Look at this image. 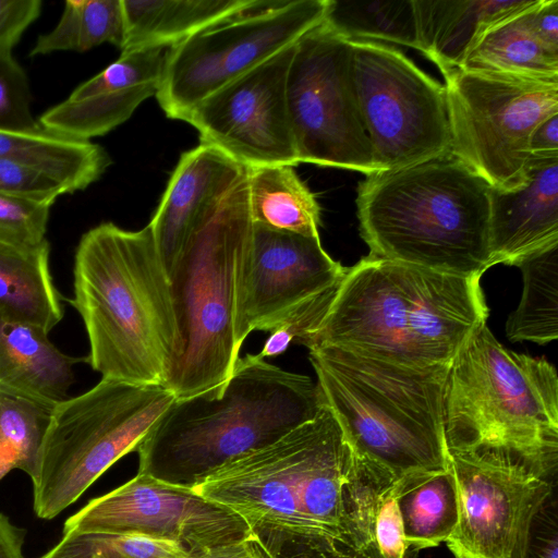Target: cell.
<instances>
[{"label":"cell","instance_id":"6da1fadb","mask_svg":"<svg viewBox=\"0 0 558 558\" xmlns=\"http://www.w3.org/2000/svg\"><path fill=\"white\" fill-rule=\"evenodd\" d=\"M395 482L353 450L324 403L193 489L239 514L275 558H351L374 541L376 505Z\"/></svg>","mask_w":558,"mask_h":558},{"label":"cell","instance_id":"7a4b0ae2","mask_svg":"<svg viewBox=\"0 0 558 558\" xmlns=\"http://www.w3.org/2000/svg\"><path fill=\"white\" fill-rule=\"evenodd\" d=\"M480 280L367 255L348 267L305 347L333 345L408 366L449 365L486 324Z\"/></svg>","mask_w":558,"mask_h":558},{"label":"cell","instance_id":"3957f363","mask_svg":"<svg viewBox=\"0 0 558 558\" xmlns=\"http://www.w3.org/2000/svg\"><path fill=\"white\" fill-rule=\"evenodd\" d=\"M101 378L163 386L180 353L171 284L147 225L104 222L84 233L73 265V298Z\"/></svg>","mask_w":558,"mask_h":558},{"label":"cell","instance_id":"277c9868","mask_svg":"<svg viewBox=\"0 0 558 558\" xmlns=\"http://www.w3.org/2000/svg\"><path fill=\"white\" fill-rule=\"evenodd\" d=\"M323 405L310 376L246 354L223 384L169 405L136 448L138 472L194 488L220 465L314 418Z\"/></svg>","mask_w":558,"mask_h":558},{"label":"cell","instance_id":"5b68a950","mask_svg":"<svg viewBox=\"0 0 558 558\" xmlns=\"http://www.w3.org/2000/svg\"><path fill=\"white\" fill-rule=\"evenodd\" d=\"M492 185L451 151L367 174L357 189L369 256L461 277L490 268Z\"/></svg>","mask_w":558,"mask_h":558},{"label":"cell","instance_id":"8992f818","mask_svg":"<svg viewBox=\"0 0 558 558\" xmlns=\"http://www.w3.org/2000/svg\"><path fill=\"white\" fill-rule=\"evenodd\" d=\"M308 351L324 403L359 456L396 481L448 469L449 365H401L333 345Z\"/></svg>","mask_w":558,"mask_h":558},{"label":"cell","instance_id":"52a82bcc","mask_svg":"<svg viewBox=\"0 0 558 558\" xmlns=\"http://www.w3.org/2000/svg\"><path fill=\"white\" fill-rule=\"evenodd\" d=\"M444 426L448 450L498 452L557 477L556 368L505 348L481 326L449 364Z\"/></svg>","mask_w":558,"mask_h":558},{"label":"cell","instance_id":"ba28073f","mask_svg":"<svg viewBox=\"0 0 558 558\" xmlns=\"http://www.w3.org/2000/svg\"><path fill=\"white\" fill-rule=\"evenodd\" d=\"M252 232L245 167L198 220L169 276L180 353L163 387L177 399L223 384L240 357L236 313Z\"/></svg>","mask_w":558,"mask_h":558},{"label":"cell","instance_id":"9c48e42d","mask_svg":"<svg viewBox=\"0 0 558 558\" xmlns=\"http://www.w3.org/2000/svg\"><path fill=\"white\" fill-rule=\"evenodd\" d=\"M175 399L160 385L101 378L87 391L58 403L32 481L36 517L56 518L118 460L136 451Z\"/></svg>","mask_w":558,"mask_h":558},{"label":"cell","instance_id":"30bf717a","mask_svg":"<svg viewBox=\"0 0 558 558\" xmlns=\"http://www.w3.org/2000/svg\"><path fill=\"white\" fill-rule=\"evenodd\" d=\"M327 0H247L168 49L157 100L185 121L209 95L319 25Z\"/></svg>","mask_w":558,"mask_h":558},{"label":"cell","instance_id":"8fae6325","mask_svg":"<svg viewBox=\"0 0 558 558\" xmlns=\"http://www.w3.org/2000/svg\"><path fill=\"white\" fill-rule=\"evenodd\" d=\"M450 151L492 186L514 190L527 179L535 128L558 113V82L468 72L442 75Z\"/></svg>","mask_w":558,"mask_h":558},{"label":"cell","instance_id":"7c38bea8","mask_svg":"<svg viewBox=\"0 0 558 558\" xmlns=\"http://www.w3.org/2000/svg\"><path fill=\"white\" fill-rule=\"evenodd\" d=\"M350 43L354 92L377 170L411 167L450 151L445 85L393 46Z\"/></svg>","mask_w":558,"mask_h":558},{"label":"cell","instance_id":"4fadbf2b","mask_svg":"<svg viewBox=\"0 0 558 558\" xmlns=\"http://www.w3.org/2000/svg\"><path fill=\"white\" fill-rule=\"evenodd\" d=\"M287 105L299 162L378 171L354 92L351 43L323 22L294 45Z\"/></svg>","mask_w":558,"mask_h":558},{"label":"cell","instance_id":"5bb4252c","mask_svg":"<svg viewBox=\"0 0 558 558\" xmlns=\"http://www.w3.org/2000/svg\"><path fill=\"white\" fill-rule=\"evenodd\" d=\"M448 452L459 510L449 550L454 558H521L531 520L557 478L498 452Z\"/></svg>","mask_w":558,"mask_h":558},{"label":"cell","instance_id":"9a60e30c","mask_svg":"<svg viewBox=\"0 0 558 558\" xmlns=\"http://www.w3.org/2000/svg\"><path fill=\"white\" fill-rule=\"evenodd\" d=\"M70 533H133L173 541L196 556L252 535L231 509L193 488L137 473L69 517Z\"/></svg>","mask_w":558,"mask_h":558},{"label":"cell","instance_id":"2e32d148","mask_svg":"<svg viewBox=\"0 0 558 558\" xmlns=\"http://www.w3.org/2000/svg\"><path fill=\"white\" fill-rule=\"evenodd\" d=\"M294 45L226 84L185 122L209 145L245 167L299 163L288 105L287 75Z\"/></svg>","mask_w":558,"mask_h":558},{"label":"cell","instance_id":"e0dca14e","mask_svg":"<svg viewBox=\"0 0 558 558\" xmlns=\"http://www.w3.org/2000/svg\"><path fill=\"white\" fill-rule=\"evenodd\" d=\"M347 270L326 253L319 236L253 223L236 313L240 343L254 330L269 332L299 305L338 284Z\"/></svg>","mask_w":558,"mask_h":558},{"label":"cell","instance_id":"ac0fdd59","mask_svg":"<svg viewBox=\"0 0 558 558\" xmlns=\"http://www.w3.org/2000/svg\"><path fill=\"white\" fill-rule=\"evenodd\" d=\"M168 49L122 51L113 63L44 112L38 123L50 132L81 141L107 134L125 122L144 100L156 96Z\"/></svg>","mask_w":558,"mask_h":558},{"label":"cell","instance_id":"d6986e66","mask_svg":"<svg viewBox=\"0 0 558 558\" xmlns=\"http://www.w3.org/2000/svg\"><path fill=\"white\" fill-rule=\"evenodd\" d=\"M244 168L203 143L181 155L148 223L168 277L198 220Z\"/></svg>","mask_w":558,"mask_h":558},{"label":"cell","instance_id":"ffe728a7","mask_svg":"<svg viewBox=\"0 0 558 558\" xmlns=\"http://www.w3.org/2000/svg\"><path fill=\"white\" fill-rule=\"evenodd\" d=\"M492 265H514L558 243V156H532L525 183L490 187Z\"/></svg>","mask_w":558,"mask_h":558},{"label":"cell","instance_id":"44dd1931","mask_svg":"<svg viewBox=\"0 0 558 558\" xmlns=\"http://www.w3.org/2000/svg\"><path fill=\"white\" fill-rule=\"evenodd\" d=\"M85 359L61 352L48 333L0 310V392L54 408L69 398L74 365Z\"/></svg>","mask_w":558,"mask_h":558},{"label":"cell","instance_id":"7402d4cb","mask_svg":"<svg viewBox=\"0 0 558 558\" xmlns=\"http://www.w3.org/2000/svg\"><path fill=\"white\" fill-rule=\"evenodd\" d=\"M533 0H413L420 49L446 74L461 66L474 40L493 23Z\"/></svg>","mask_w":558,"mask_h":558},{"label":"cell","instance_id":"603a6c76","mask_svg":"<svg viewBox=\"0 0 558 558\" xmlns=\"http://www.w3.org/2000/svg\"><path fill=\"white\" fill-rule=\"evenodd\" d=\"M535 2L482 32L459 69L510 78L558 82V56L548 51L531 29L529 11Z\"/></svg>","mask_w":558,"mask_h":558},{"label":"cell","instance_id":"cb8c5ba5","mask_svg":"<svg viewBox=\"0 0 558 558\" xmlns=\"http://www.w3.org/2000/svg\"><path fill=\"white\" fill-rule=\"evenodd\" d=\"M0 158L48 174L63 184L68 193L96 182L111 162L100 145L41 126L32 131L0 130Z\"/></svg>","mask_w":558,"mask_h":558},{"label":"cell","instance_id":"d4e9b609","mask_svg":"<svg viewBox=\"0 0 558 558\" xmlns=\"http://www.w3.org/2000/svg\"><path fill=\"white\" fill-rule=\"evenodd\" d=\"M50 245L17 247L0 243V310L47 333L63 318V298L49 269Z\"/></svg>","mask_w":558,"mask_h":558},{"label":"cell","instance_id":"484cf974","mask_svg":"<svg viewBox=\"0 0 558 558\" xmlns=\"http://www.w3.org/2000/svg\"><path fill=\"white\" fill-rule=\"evenodd\" d=\"M247 0H122V51L172 47Z\"/></svg>","mask_w":558,"mask_h":558},{"label":"cell","instance_id":"4316f807","mask_svg":"<svg viewBox=\"0 0 558 558\" xmlns=\"http://www.w3.org/2000/svg\"><path fill=\"white\" fill-rule=\"evenodd\" d=\"M247 203L253 223L319 236L320 206L290 165L246 167Z\"/></svg>","mask_w":558,"mask_h":558},{"label":"cell","instance_id":"83f0119b","mask_svg":"<svg viewBox=\"0 0 558 558\" xmlns=\"http://www.w3.org/2000/svg\"><path fill=\"white\" fill-rule=\"evenodd\" d=\"M395 493L408 547L422 550L448 541L459 518L457 486L450 464L444 471L397 481Z\"/></svg>","mask_w":558,"mask_h":558},{"label":"cell","instance_id":"f1b7e54d","mask_svg":"<svg viewBox=\"0 0 558 558\" xmlns=\"http://www.w3.org/2000/svg\"><path fill=\"white\" fill-rule=\"evenodd\" d=\"M514 266L523 277L518 307L509 315V340L547 344L558 337V243L533 252Z\"/></svg>","mask_w":558,"mask_h":558},{"label":"cell","instance_id":"f546056e","mask_svg":"<svg viewBox=\"0 0 558 558\" xmlns=\"http://www.w3.org/2000/svg\"><path fill=\"white\" fill-rule=\"evenodd\" d=\"M323 23L348 40L420 49L413 0H327Z\"/></svg>","mask_w":558,"mask_h":558},{"label":"cell","instance_id":"4dcf8cb0","mask_svg":"<svg viewBox=\"0 0 558 558\" xmlns=\"http://www.w3.org/2000/svg\"><path fill=\"white\" fill-rule=\"evenodd\" d=\"M123 40L122 0H68L54 28L37 38L29 54L84 52L105 43L121 49Z\"/></svg>","mask_w":558,"mask_h":558},{"label":"cell","instance_id":"1f68e13d","mask_svg":"<svg viewBox=\"0 0 558 558\" xmlns=\"http://www.w3.org/2000/svg\"><path fill=\"white\" fill-rule=\"evenodd\" d=\"M52 410L40 402L0 392V481L15 469L35 480Z\"/></svg>","mask_w":558,"mask_h":558},{"label":"cell","instance_id":"d6a6232c","mask_svg":"<svg viewBox=\"0 0 558 558\" xmlns=\"http://www.w3.org/2000/svg\"><path fill=\"white\" fill-rule=\"evenodd\" d=\"M40 558H193L182 545L133 533H70Z\"/></svg>","mask_w":558,"mask_h":558},{"label":"cell","instance_id":"836d02e7","mask_svg":"<svg viewBox=\"0 0 558 558\" xmlns=\"http://www.w3.org/2000/svg\"><path fill=\"white\" fill-rule=\"evenodd\" d=\"M50 204L0 193V243L35 247L46 242Z\"/></svg>","mask_w":558,"mask_h":558},{"label":"cell","instance_id":"e575fe53","mask_svg":"<svg viewBox=\"0 0 558 558\" xmlns=\"http://www.w3.org/2000/svg\"><path fill=\"white\" fill-rule=\"evenodd\" d=\"M340 282L305 301L272 327L258 355L274 357L284 353L291 343L305 345L326 315Z\"/></svg>","mask_w":558,"mask_h":558},{"label":"cell","instance_id":"d590c367","mask_svg":"<svg viewBox=\"0 0 558 558\" xmlns=\"http://www.w3.org/2000/svg\"><path fill=\"white\" fill-rule=\"evenodd\" d=\"M40 128L31 111V92L12 48H0V130L32 131Z\"/></svg>","mask_w":558,"mask_h":558},{"label":"cell","instance_id":"8d00e7d4","mask_svg":"<svg viewBox=\"0 0 558 558\" xmlns=\"http://www.w3.org/2000/svg\"><path fill=\"white\" fill-rule=\"evenodd\" d=\"M0 193L52 205L69 194L56 179L20 163L0 158Z\"/></svg>","mask_w":558,"mask_h":558},{"label":"cell","instance_id":"74e56055","mask_svg":"<svg viewBox=\"0 0 558 558\" xmlns=\"http://www.w3.org/2000/svg\"><path fill=\"white\" fill-rule=\"evenodd\" d=\"M395 484L380 496L374 513V541L381 558H405L409 548Z\"/></svg>","mask_w":558,"mask_h":558},{"label":"cell","instance_id":"f35d334b","mask_svg":"<svg viewBox=\"0 0 558 558\" xmlns=\"http://www.w3.org/2000/svg\"><path fill=\"white\" fill-rule=\"evenodd\" d=\"M521 558H558L557 487L532 518Z\"/></svg>","mask_w":558,"mask_h":558},{"label":"cell","instance_id":"ab89813d","mask_svg":"<svg viewBox=\"0 0 558 558\" xmlns=\"http://www.w3.org/2000/svg\"><path fill=\"white\" fill-rule=\"evenodd\" d=\"M39 0H0V48H12L39 16Z\"/></svg>","mask_w":558,"mask_h":558},{"label":"cell","instance_id":"60d3db41","mask_svg":"<svg viewBox=\"0 0 558 558\" xmlns=\"http://www.w3.org/2000/svg\"><path fill=\"white\" fill-rule=\"evenodd\" d=\"M529 19L536 39L558 56V1L536 0L529 11Z\"/></svg>","mask_w":558,"mask_h":558},{"label":"cell","instance_id":"b9f144b4","mask_svg":"<svg viewBox=\"0 0 558 558\" xmlns=\"http://www.w3.org/2000/svg\"><path fill=\"white\" fill-rule=\"evenodd\" d=\"M193 558H275L252 534L239 542L213 548Z\"/></svg>","mask_w":558,"mask_h":558},{"label":"cell","instance_id":"7bdbcfd3","mask_svg":"<svg viewBox=\"0 0 558 558\" xmlns=\"http://www.w3.org/2000/svg\"><path fill=\"white\" fill-rule=\"evenodd\" d=\"M529 149L531 156H558V113L535 128L530 137Z\"/></svg>","mask_w":558,"mask_h":558},{"label":"cell","instance_id":"ee69618b","mask_svg":"<svg viewBox=\"0 0 558 558\" xmlns=\"http://www.w3.org/2000/svg\"><path fill=\"white\" fill-rule=\"evenodd\" d=\"M26 530L14 525L0 512V558H24L22 548Z\"/></svg>","mask_w":558,"mask_h":558},{"label":"cell","instance_id":"f6af8a7d","mask_svg":"<svg viewBox=\"0 0 558 558\" xmlns=\"http://www.w3.org/2000/svg\"><path fill=\"white\" fill-rule=\"evenodd\" d=\"M351 558H381L375 541L360 548Z\"/></svg>","mask_w":558,"mask_h":558}]
</instances>
